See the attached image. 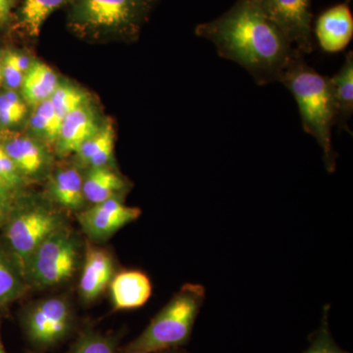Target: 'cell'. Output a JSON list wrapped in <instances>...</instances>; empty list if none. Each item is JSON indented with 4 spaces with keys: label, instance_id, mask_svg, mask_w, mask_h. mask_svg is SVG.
Returning <instances> with one entry per match:
<instances>
[{
    "label": "cell",
    "instance_id": "obj_22",
    "mask_svg": "<svg viewBox=\"0 0 353 353\" xmlns=\"http://www.w3.org/2000/svg\"><path fill=\"white\" fill-rule=\"evenodd\" d=\"M34 108L36 109L30 119L32 130L48 141H57L62 120L53 108L50 99L41 102Z\"/></svg>",
    "mask_w": 353,
    "mask_h": 353
},
{
    "label": "cell",
    "instance_id": "obj_19",
    "mask_svg": "<svg viewBox=\"0 0 353 353\" xmlns=\"http://www.w3.org/2000/svg\"><path fill=\"white\" fill-rule=\"evenodd\" d=\"M114 152V131L111 124L99 128L76 153L83 164L92 168L106 167Z\"/></svg>",
    "mask_w": 353,
    "mask_h": 353
},
{
    "label": "cell",
    "instance_id": "obj_5",
    "mask_svg": "<svg viewBox=\"0 0 353 353\" xmlns=\"http://www.w3.org/2000/svg\"><path fill=\"white\" fill-rule=\"evenodd\" d=\"M63 226V221L57 213L39 206L21 210L9 219L6 241L23 275L26 262L32 253L50 234Z\"/></svg>",
    "mask_w": 353,
    "mask_h": 353
},
{
    "label": "cell",
    "instance_id": "obj_11",
    "mask_svg": "<svg viewBox=\"0 0 353 353\" xmlns=\"http://www.w3.org/2000/svg\"><path fill=\"white\" fill-rule=\"evenodd\" d=\"M108 287L116 310L143 307L152 294V281L139 270H126L116 274Z\"/></svg>",
    "mask_w": 353,
    "mask_h": 353
},
{
    "label": "cell",
    "instance_id": "obj_14",
    "mask_svg": "<svg viewBox=\"0 0 353 353\" xmlns=\"http://www.w3.org/2000/svg\"><path fill=\"white\" fill-rule=\"evenodd\" d=\"M20 173L34 176L43 170L46 164V155L37 141L25 136L9 137L1 145Z\"/></svg>",
    "mask_w": 353,
    "mask_h": 353
},
{
    "label": "cell",
    "instance_id": "obj_27",
    "mask_svg": "<svg viewBox=\"0 0 353 353\" xmlns=\"http://www.w3.org/2000/svg\"><path fill=\"white\" fill-rule=\"evenodd\" d=\"M2 76L9 90H15L22 85L25 73L16 62L13 51H8L2 59Z\"/></svg>",
    "mask_w": 353,
    "mask_h": 353
},
{
    "label": "cell",
    "instance_id": "obj_7",
    "mask_svg": "<svg viewBox=\"0 0 353 353\" xmlns=\"http://www.w3.org/2000/svg\"><path fill=\"white\" fill-rule=\"evenodd\" d=\"M277 26L290 43L303 54L314 50L311 0H248Z\"/></svg>",
    "mask_w": 353,
    "mask_h": 353
},
{
    "label": "cell",
    "instance_id": "obj_12",
    "mask_svg": "<svg viewBox=\"0 0 353 353\" xmlns=\"http://www.w3.org/2000/svg\"><path fill=\"white\" fill-rule=\"evenodd\" d=\"M114 276L113 259L106 250L90 248L85 252L79 290L85 303H90L101 296Z\"/></svg>",
    "mask_w": 353,
    "mask_h": 353
},
{
    "label": "cell",
    "instance_id": "obj_16",
    "mask_svg": "<svg viewBox=\"0 0 353 353\" xmlns=\"http://www.w3.org/2000/svg\"><path fill=\"white\" fill-rule=\"evenodd\" d=\"M126 187V182L108 167L92 168L83 178V197L94 205L116 197Z\"/></svg>",
    "mask_w": 353,
    "mask_h": 353
},
{
    "label": "cell",
    "instance_id": "obj_8",
    "mask_svg": "<svg viewBox=\"0 0 353 353\" xmlns=\"http://www.w3.org/2000/svg\"><path fill=\"white\" fill-rule=\"evenodd\" d=\"M141 215V209L127 206L113 197L83 211L79 215V222L90 238L104 241L138 220Z\"/></svg>",
    "mask_w": 353,
    "mask_h": 353
},
{
    "label": "cell",
    "instance_id": "obj_21",
    "mask_svg": "<svg viewBox=\"0 0 353 353\" xmlns=\"http://www.w3.org/2000/svg\"><path fill=\"white\" fill-rule=\"evenodd\" d=\"M66 0H25L22 18L30 36L39 37L44 22Z\"/></svg>",
    "mask_w": 353,
    "mask_h": 353
},
{
    "label": "cell",
    "instance_id": "obj_9",
    "mask_svg": "<svg viewBox=\"0 0 353 353\" xmlns=\"http://www.w3.org/2000/svg\"><path fill=\"white\" fill-rule=\"evenodd\" d=\"M81 15L97 28L132 27L141 18L145 0H82Z\"/></svg>",
    "mask_w": 353,
    "mask_h": 353
},
{
    "label": "cell",
    "instance_id": "obj_29",
    "mask_svg": "<svg viewBox=\"0 0 353 353\" xmlns=\"http://www.w3.org/2000/svg\"><path fill=\"white\" fill-rule=\"evenodd\" d=\"M10 1L11 0H0V23L8 15Z\"/></svg>",
    "mask_w": 353,
    "mask_h": 353
},
{
    "label": "cell",
    "instance_id": "obj_25",
    "mask_svg": "<svg viewBox=\"0 0 353 353\" xmlns=\"http://www.w3.org/2000/svg\"><path fill=\"white\" fill-rule=\"evenodd\" d=\"M27 108L15 90L0 94V123L6 126L16 125L24 119Z\"/></svg>",
    "mask_w": 353,
    "mask_h": 353
},
{
    "label": "cell",
    "instance_id": "obj_24",
    "mask_svg": "<svg viewBox=\"0 0 353 353\" xmlns=\"http://www.w3.org/2000/svg\"><path fill=\"white\" fill-rule=\"evenodd\" d=\"M68 353H120L110 336L94 331L83 333Z\"/></svg>",
    "mask_w": 353,
    "mask_h": 353
},
{
    "label": "cell",
    "instance_id": "obj_34",
    "mask_svg": "<svg viewBox=\"0 0 353 353\" xmlns=\"http://www.w3.org/2000/svg\"><path fill=\"white\" fill-rule=\"evenodd\" d=\"M0 353H6V350H4L3 345H2L1 339H0Z\"/></svg>",
    "mask_w": 353,
    "mask_h": 353
},
{
    "label": "cell",
    "instance_id": "obj_17",
    "mask_svg": "<svg viewBox=\"0 0 353 353\" xmlns=\"http://www.w3.org/2000/svg\"><path fill=\"white\" fill-rule=\"evenodd\" d=\"M83 178L75 168L58 172L50 183V194L60 206L68 210H80L85 204Z\"/></svg>",
    "mask_w": 353,
    "mask_h": 353
},
{
    "label": "cell",
    "instance_id": "obj_2",
    "mask_svg": "<svg viewBox=\"0 0 353 353\" xmlns=\"http://www.w3.org/2000/svg\"><path fill=\"white\" fill-rule=\"evenodd\" d=\"M279 82L296 99L304 131L316 139L323 150L327 170H336V153L332 145V129L336 125L338 111L331 78L309 66L299 54L284 70Z\"/></svg>",
    "mask_w": 353,
    "mask_h": 353
},
{
    "label": "cell",
    "instance_id": "obj_26",
    "mask_svg": "<svg viewBox=\"0 0 353 353\" xmlns=\"http://www.w3.org/2000/svg\"><path fill=\"white\" fill-rule=\"evenodd\" d=\"M328 306L325 307L321 326L311 336L310 345L303 353H350L341 350L329 329Z\"/></svg>",
    "mask_w": 353,
    "mask_h": 353
},
{
    "label": "cell",
    "instance_id": "obj_18",
    "mask_svg": "<svg viewBox=\"0 0 353 353\" xmlns=\"http://www.w3.org/2000/svg\"><path fill=\"white\" fill-rule=\"evenodd\" d=\"M338 118L336 125L348 129V122L353 113V53L348 52L340 71L331 78Z\"/></svg>",
    "mask_w": 353,
    "mask_h": 353
},
{
    "label": "cell",
    "instance_id": "obj_31",
    "mask_svg": "<svg viewBox=\"0 0 353 353\" xmlns=\"http://www.w3.org/2000/svg\"><path fill=\"white\" fill-rule=\"evenodd\" d=\"M8 190L9 188L7 187L6 183L0 179V196H6L7 190Z\"/></svg>",
    "mask_w": 353,
    "mask_h": 353
},
{
    "label": "cell",
    "instance_id": "obj_30",
    "mask_svg": "<svg viewBox=\"0 0 353 353\" xmlns=\"http://www.w3.org/2000/svg\"><path fill=\"white\" fill-rule=\"evenodd\" d=\"M6 199V196H0V223L6 220L7 205Z\"/></svg>",
    "mask_w": 353,
    "mask_h": 353
},
{
    "label": "cell",
    "instance_id": "obj_33",
    "mask_svg": "<svg viewBox=\"0 0 353 353\" xmlns=\"http://www.w3.org/2000/svg\"><path fill=\"white\" fill-rule=\"evenodd\" d=\"M161 353H187L183 352V350H179V348H176V350H167V352H161Z\"/></svg>",
    "mask_w": 353,
    "mask_h": 353
},
{
    "label": "cell",
    "instance_id": "obj_15",
    "mask_svg": "<svg viewBox=\"0 0 353 353\" xmlns=\"http://www.w3.org/2000/svg\"><path fill=\"white\" fill-rule=\"evenodd\" d=\"M59 85L58 77L48 65L43 62H32L23 80L22 94L25 101L37 106L50 99Z\"/></svg>",
    "mask_w": 353,
    "mask_h": 353
},
{
    "label": "cell",
    "instance_id": "obj_4",
    "mask_svg": "<svg viewBox=\"0 0 353 353\" xmlns=\"http://www.w3.org/2000/svg\"><path fill=\"white\" fill-rule=\"evenodd\" d=\"M79 263V241L71 230L61 227L43 241L26 262V283L39 289L57 287L75 275Z\"/></svg>",
    "mask_w": 353,
    "mask_h": 353
},
{
    "label": "cell",
    "instance_id": "obj_20",
    "mask_svg": "<svg viewBox=\"0 0 353 353\" xmlns=\"http://www.w3.org/2000/svg\"><path fill=\"white\" fill-rule=\"evenodd\" d=\"M26 285L24 275L12 255L0 248V307L19 299Z\"/></svg>",
    "mask_w": 353,
    "mask_h": 353
},
{
    "label": "cell",
    "instance_id": "obj_6",
    "mask_svg": "<svg viewBox=\"0 0 353 353\" xmlns=\"http://www.w3.org/2000/svg\"><path fill=\"white\" fill-rule=\"evenodd\" d=\"M28 340L39 348L57 345L73 328L74 315L65 297H48L32 304L22 319Z\"/></svg>",
    "mask_w": 353,
    "mask_h": 353
},
{
    "label": "cell",
    "instance_id": "obj_3",
    "mask_svg": "<svg viewBox=\"0 0 353 353\" xmlns=\"http://www.w3.org/2000/svg\"><path fill=\"white\" fill-rule=\"evenodd\" d=\"M203 285L185 284L121 353H161L188 343L205 301Z\"/></svg>",
    "mask_w": 353,
    "mask_h": 353
},
{
    "label": "cell",
    "instance_id": "obj_28",
    "mask_svg": "<svg viewBox=\"0 0 353 353\" xmlns=\"http://www.w3.org/2000/svg\"><path fill=\"white\" fill-rule=\"evenodd\" d=\"M20 172L15 166L11 158L0 145V179L6 183L7 187H16L19 185L21 178Z\"/></svg>",
    "mask_w": 353,
    "mask_h": 353
},
{
    "label": "cell",
    "instance_id": "obj_32",
    "mask_svg": "<svg viewBox=\"0 0 353 353\" xmlns=\"http://www.w3.org/2000/svg\"><path fill=\"white\" fill-rule=\"evenodd\" d=\"M3 83V76H2V59L0 58V85Z\"/></svg>",
    "mask_w": 353,
    "mask_h": 353
},
{
    "label": "cell",
    "instance_id": "obj_1",
    "mask_svg": "<svg viewBox=\"0 0 353 353\" xmlns=\"http://www.w3.org/2000/svg\"><path fill=\"white\" fill-rule=\"evenodd\" d=\"M196 36L214 44L218 54L236 62L259 85L279 82L288 65L299 54L285 34L248 0L196 28Z\"/></svg>",
    "mask_w": 353,
    "mask_h": 353
},
{
    "label": "cell",
    "instance_id": "obj_23",
    "mask_svg": "<svg viewBox=\"0 0 353 353\" xmlns=\"http://www.w3.org/2000/svg\"><path fill=\"white\" fill-rule=\"evenodd\" d=\"M50 101L60 119L63 121L70 113L88 104V97L80 88L59 83L54 94L50 97Z\"/></svg>",
    "mask_w": 353,
    "mask_h": 353
},
{
    "label": "cell",
    "instance_id": "obj_13",
    "mask_svg": "<svg viewBox=\"0 0 353 353\" xmlns=\"http://www.w3.org/2000/svg\"><path fill=\"white\" fill-rule=\"evenodd\" d=\"M94 111L88 104L76 109L62 121L57 139V150L61 157L77 153L81 146L99 131Z\"/></svg>",
    "mask_w": 353,
    "mask_h": 353
},
{
    "label": "cell",
    "instance_id": "obj_10",
    "mask_svg": "<svg viewBox=\"0 0 353 353\" xmlns=\"http://www.w3.org/2000/svg\"><path fill=\"white\" fill-rule=\"evenodd\" d=\"M315 34L320 48L328 53L345 50L353 36V18L347 4L331 7L316 21Z\"/></svg>",
    "mask_w": 353,
    "mask_h": 353
}]
</instances>
